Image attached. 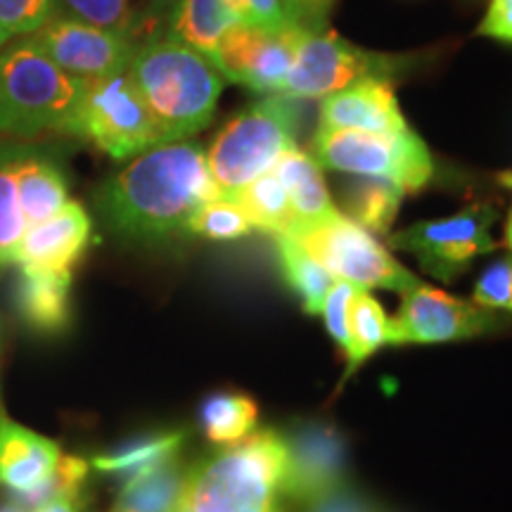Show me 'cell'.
<instances>
[{"instance_id": "obj_10", "label": "cell", "mask_w": 512, "mask_h": 512, "mask_svg": "<svg viewBox=\"0 0 512 512\" xmlns=\"http://www.w3.org/2000/svg\"><path fill=\"white\" fill-rule=\"evenodd\" d=\"M337 280L358 290L406 292L420 280L403 268L366 228L339 214L297 238Z\"/></svg>"}, {"instance_id": "obj_32", "label": "cell", "mask_w": 512, "mask_h": 512, "mask_svg": "<svg viewBox=\"0 0 512 512\" xmlns=\"http://www.w3.org/2000/svg\"><path fill=\"white\" fill-rule=\"evenodd\" d=\"M53 17V0H0V29L8 36L36 34Z\"/></svg>"}, {"instance_id": "obj_6", "label": "cell", "mask_w": 512, "mask_h": 512, "mask_svg": "<svg viewBox=\"0 0 512 512\" xmlns=\"http://www.w3.org/2000/svg\"><path fill=\"white\" fill-rule=\"evenodd\" d=\"M311 157L320 169L377 178L406 192H420L434 178V159L413 128L399 133L325 131L318 128Z\"/></svg>"}, {"instance_id": "obj_18", "label": "cell", "mask_w": 512, "mask_h": 512, "mask_svg": "<svg viewBox=\"0 0 512 512\" xmlns=\"http://www.w3.org/2000/svg\"><path fill=\"white\" fill-rule=\"evenodd\" d=\"M273 171L280 178V183H283L294 216L299 221L297 238L342 214L337 204L332 202L328 185H325L323 174H320V166L309 152L294 147V150L285 152L278 159Z\"/></svg>"}, {"instance_id": "obj_25", "label": "cell", "mask_w": 512, "mask_h": 512, "mask_svg": "<svg viewBox=\"0 0 512 512\" xmlns=\"http://www.w3.org/2000/svg\"><path fill=\"white\" fill-rule=\"evenodd\" d=\"M273 238L285 280L299 294L304 311L320 313L337 278L297 238H290V235H273Z\"/></svg>"}, {"instance_id": "obj_8", "label": "cell", "mask_w": 512, "mask_h": 512, "mask_svg": "<svg viewBox=\"0 0 512 512\" xmlns=\"http://www.w3.org/2000/svg\"><path fill=\"white\" fill-rule=\"evenodd\" d=\"M72 136L91 140L112 159H133L164 145L162 131L128 72L86 83Z\"/></svg>"}, {"instance_id": "obj_35", "label": "cell", "mask_w": 512, "mask_h": 512, "mask_svg": "<svg viewBox=\"0 0 512 512\" xmlns=\"http://www.w3.org/2000/svg\"><path fill=\"white\" fill-rule=\"evenodd\" d=\"M228 10L238 19V24L259 29H292L294 24L287 17L283 0H226Z\"/></svg>"}, {"instance_id": "obj_14", "label": "cell", "mask_w": 512, "mask_h": 512, "mask_svg": "<svg viewBox=\"0 0 512 512\" xmlns=\"http://www.w3.org/2000/svg\"><path fill=\"white\" fill-rule=\"evenodd\" d=\"M287 465L280 491L304 503H316L344 486L347 446L323 422H309L287 434Z\"/></svg>"}, {"instance_id": "obj_2", "label": "cell", "mask_w": 512, "mask_h": 512, "mask_svg": "<svg viewBox=\"0 0 512 512\" xmlns=\"http://www.w3.org/2000/svg\"><path fill=\"white\" fill-rule=\"evenodd\" d=\"M126 72L155 117L164 143L190 140L207 128L226 86L209 55L171 36L140 43Z\"/></svg>"}, {"instance_id": "obj_28", "label": "cell", "mask_w": 512, "mask_h": 512, "mask_svg": "<svg viewBox=\"0 0 512 512\" xmlns=\"http://www.w3.org/2000/svg\"><path fill=\"white\" fill-rule=\"evenodd\" d=\"M259 408L254 399L238 392H221L209 396L200 408V425L204 437L214 444H238L256 427Z\"/></svg>"}, {"instance_id": "obj_4", "label": "cell", "mask_w": 512, "mask_h": 512, "mask_svg": "<svg viewBox=\"0 0 512 512\" xmlns=\"http://www.w3.org/2000/svg\"><path fill=\"white\" fill-rule=\"evenodd\" d=\"M287 446L278 432L242 439L192 467L181 512H259L273 508L285 477Z\"/></svg>"}, {"instance_id": "obj_33", "label": "cell", "mask_w": 512, "mask_h": 512, "mask_svg": "<svg viewBox=\"0 0 512 512\" xmlns=\"http://www.w3.org/2000/svg\"><path fill=\"white\" fill-rule=\"evenodd\" d=\"M472 302L491 311L512 313V256L484 268L472 290Z\"/></svg>"}, {"instance_id": "obj_37", "label": "cell", "mask_w": 512, "mask_h": 512, "mask_svg": "<svg viewBox=\"0 0 512 512\" xmlns=\"http://www.w3.org/2000/svg\"><path fill=\"white\" fill-rule=\"evenodd\" d=\"M477 34L512 46V0H491Z\"/></svg>"}, {"instance_id": "obj_1", "label": "cell", "mask_w": 512, "mask_h": 512, "mask_svg": "<svg viewBox=\"0 0 512 512\" xmlns=\"http://www.w3.org/2000/svg\"><path fill=\"white\" fill-rule=\"evenodd\" d=\"M216 195L202 145L176 140L133 157L100 185L95 204L112 233L152 245L188 235L192 214Z\"/></svg>"}, {"instance_id": "obj_12", "label": "cell", "mask_w": 512, "mask_h": 512, "mask_svg": "<svg viewBox=\"0 0 512 512\" xmlns=\"http://www.w3.org/2000/svg\"><path fill=\"white\" fill-rule=\"evenodd\" d=\"M302 29H259L235 24L211 53L223 79L261 95H280L292 72Z\"/></svg>"}, {"instance_id": "obj_38", "label": "cell", "mask_w": 512, "mask_h": 512, "mask_svg": "<svg viewBox=\"0 0 512 512\" xmlns=\"http://www.w3.org/2000/svg\"><path fill=\"white\" fill-rule=\"evenodd\" d=\"M309 512H373V510H370L361 498H356L354 494H347L344 489H339L335 494L311 503Z\"/></svg>"}, {"instance_id": "obj_11", "label": "cell", "mask_w": 512, "mask_h": 512, "mask_svg": "<svg viewBox=\"0 0 512 512\" xmlns=\"http://www.w3.org/2000/svg\"><path fill=\"white\" fill-rule=\"evenodd\" d=\"M399 313L392 318L394 344H441L460 342L491 335L508 325V318L498 316L475 302L451 297L418 283L401 294Z\"/></svg>"}, {"instance_id": "obj_7", "label": "cell", "mask_w": 512, "mask_h": 512, "mask_svg": "<svg viewBox=\"0 0 512 512\" xmlns=\"http://www.w3.org/2000/svg\"><path fill=\"white\" fill-rule=\"evenodd\" d=\"M418 55L375 53L344 41L335 31H302L283 93L290 100H323L363 79L399 81L413 72Z\"/></svg>"}, {"instance_id": "obj_29", "label": "cell", "mask_w": 512, "mask_h": 512, "mask_svg": "<svg viewBox=\"0 0 512 512\" xmlns=\"http://www.w3.org/2000/svg\"><path fill=\"white\" fill-rule=\"evenodd\" d=\"M351 342L354 344H351V354L347 358V375L363 366L375 351L394 344L392 318L382 311V306L377 304L373 294H368V290H356L354 302H351Z\"/></svg>"}, {"instance_id": "obj_9", "label": "cell", "mask_w": 512, "mask_h": 512, "mask_svg": "<svg viewBox=\"0 0 512 512\" xmlns=\"http://www.w3.org/2000/svg\"><path fill=\"white\" fill-rule=\"evenodd\" d=\"M498 211L491 204H472L446 219L420 221L389 235V245L415 256L420 268L441 283H451L477 256L494 252L498 242L491 228Z\"/></svg>"}, {"instance_id": "obj_44", "label": "cell", "mask_w": 512, "mask_h": 512, "mask_svg": "<svg viewBox=\"0 0 512 512\" xmlns=\"http://www.w3.org/2000/svg\"><path fill=\"white\" fill-rule=\"evenodd\" d=\"M259 512H275L273 508H268V510H259Z\"/></svg>"}, {"instance_id": "obj_41", "label": "cell", "mask_w": 512, "mask_h": 512, "mask_svg": "<svg viewBox=\"0 0 512 512\" xmlns=\"http://www.w3.org/2000/svg\"><path fill=\"white\" fill-rule=\"evenodd\" d=\"M505 181H508L510 188H512V176H505ZM505 242H508V247H510V252H512V209H510L508 223H505Z\"/></svg>"}, {"instance_id": "obj_22", "label": "cell", "mask_w": 512, "mask_h": 512, "mask_svg": "<svg viewBox=\"0 0 512 512\" xmlns=\"http://www.w3.org/2000/svg\"><path fill=\"white\" fill-rule=\"evenodd\" d=\"M188 477L190 470L176 456L155 470L126 479L114 512H181Z\"/></svg>"}, {"instance_id": "obj_5", "label": "cell", "mask_w": 512, "mask_h": 512, "mask_svg": "<svg viewBox=\"0 0 512 512\" xmlns=\"http://www.w3.org/2000/svg\"><path fill=\"white\" fill-rule=\"evenodd\" d=\"M297 147V114L285 95L252 102L221 128L207 150L211 181L219 195L235 197L254 178L273 171L278 159Z\"/></svg>"}, {"instance_id": "obj_27", "label": "cell", "mask_w": 512, "mask_h": 512, "mask_svg": "<svg viewBox=\"0 0 512 512\" xmlns=\"http://www.w3.org/2000/svg\"><path fill=\"white\" fill-rule=\"evenodd\" d=\"M235 197H238L242 209L247 211L254 228L266 230L271 235H290V238H297L299 221L294 216L290 197H287L283 183L275 176V171H268V174L254 178Z\"/></svg>"}, {"instance_id": "obj_43", "label": "cell", "mask_w": 512, "mask_h": 512, "mask_svg": "<svg viewBox=\"0 0 512 512\" xmlns=\"http://www.w3.org/2000/svg\"><path fill=\"white\" fill-rule=\"evenodd\" d=\"M8 34H5V31L3 29H0V50H3V46H5V43H8Z\"/></svg>"}, {"instance_id": "obj_17", "label": "cell", "mask_w": 512, "mask_h": 512, "mask_svg": "<svg viewBox=\"0 0 512 512\" xmlns=\"http://www.w3.org/2000/svg\"><path fill=\"white\" fill-rule=\"evenodd\" d=\"M62 451L55 441L0 415V484L24 498L55 475Z\"/></svg>"}, {"instance_id": "obj_24", "label": "cell", "mask_w": 512, "mask_h": 512, "mask_svg": "<svg viewBox=\"0 0 512 512\" xmlns=\"http://www.w3.org/2000/svg\"><path fill=\"white\" fill-rule=\"evenodd\" d=\"M401 200L403 192L399 188L377 178L358 176L356 181L342 185V207L347 209L344 216L368 233L389 235L399 216Z\"/></svg>"}, {"instance_id": "obj_34", "label": "cell", "mask_w": 512, "mask_h": 512, "mask_svg": "<svg viewBox=\"0 0 512 512\" xmlns=\"http://www.w3.org/2000/svg\"><path fill=\"white\" fill-rule=\"evenodd\" d=\"M356 290L358 287L337 280L328 297H325L323 309H320L325 316V328H328L330 337L335 339V344L347 358L351 354V344H354L351 342V302H354Z\"/></svg>"}, {"instance_id": "obj_31", "label": "cell", "mask_w": 512, "mask_h": 512, "mask_svg": "<svg viewBox=\"0 0 512 512\" xmlns=\"http://www.w3.org/2000/svg\"><path fill=\"white\" fill-rule=\"evenodd\" d=\"M254 230V223L249 221L247 211L242 209L238 197L216 195L202 204L192 214L188 223V235H200V238L230 242L245 238Z\"/></svg>"}, {"instance_id": "obj_40", "label": "cell", "mask_w": 512, "mask_h": 512, "mask_svg": "<svg viewBox=\"0 0 512 512\" xmlns=\"http://www.w3.org/2000/svg\"><path fill=\"white\" fill-rule=\"evenodd\" d=\"M74 498L76 496H60V498H53V501L43 503L41 508H36L34 512H79L74 505Z\"/></svg>"}, {"instance_id": "obj_16", "label": "cell", "mask_w": 512, "mask_h": 512, "mask_svg": "<svg viewBox=\"0 0 512 512\" xmlns=\"http://www.w3.org/2000/svg\"><path fill=\"white\" fill-rule=\"evenodd\" d=\"M93 223L79 202H67L50 219L36 223L19 242L15 264L46 271H72L88 247Z\"/></svg>"}, {"instance_id": "obj_21", "label": "cell", "mask_w": 512, "mask_h": 512, "mask_svg": "<svg viewBox=\"0 0 512 512\" xmlns=\"http://www.w3.org/2000/svg\"><path fill=\"white\" fill-rule=\"evenodd\" d=\"M53 5L55 17L112 31L136 46L166 36L159 34V27L138 0H53Z\"/></svg>"}, {"instance_id": "obj_3", "label": "cell", "mask_w": 512, "mask_h": 512, "mask_svg": "<svg viewBox=\"0 0 512 512\" xmlns=\"http://www.w3.org/2000/svg\"><path fill=\"white\" fill-rule=\"evenodd\" d=\"M86 83L50 60L34 38L0 53V136L72 133Z\"/></svg>"}, {"instance_id": "obj_39", "label": "cell", "mask_w": 512, "mask_h": 512, "mask_svg": "<svg viewBox=\"0 0 512 512\" xmlns=\"http://www.w3.org/2000/svg\"><path fill=\"white\" fill-rule=\"evenodd\" d=\"M138 3L143 5L145 12L152 17V22H155L157 27H162V24L169 27V19L176 12L181 0H138Z\"/></svg>"}, {"instance_id": "obj_19", "label": "cell", "mask_w": 512, "mask_h": 512, "mask_svg": "<svg viewBox=\"0 0 512 512\" xmlns=\"http://www.w3.org/2000/svg\"><path fill=\"white\" fill-rule=\"evenodd\" d=\"M72 271L22 268L15 287V306L29 328L57 332L69 323Z\"/></svg>"}, {"instance_id": "obj_15", "label": "cell", "mask_w": 512, "mask_h": 512, "mask_svg": "<svg viewBox=\"0 0 512 512\" xmlns=\"http://www.w3.org/2000/svg\"><path fill=\"white\" fill-rule=\"evenodd\" d=\"M318 128L325 131H408L394 83L384 79H363L328 95L320 102Z\"/></svg>"}, {"instance_id": "obj_42", "label": "cell", "mask_w": 512, "mask_h": 512, "mask_svg": "<svg viewBox=\"0 0 512 512\" xmlns=\"http://www.w3.org/2000/svg\"><path fill=\"white\" fill-rule=\"evenodd\" d=\"M0 512H24V508H22V505H3Z\"/></svg>"}, {"instance_id": "obj_13", "label": "cell", "mask_w": 512, "mask_h": 512, "mask_svg": "<svg viewBox=\"0 0 512 512\" xmlns=\"http://www.w3.org/2000/svg\"><path fill=\"white\" fill-rule=\"evenodd\" d=\"M34 41L57 67L81 81H98L126 72L138 48L112 31L60 17H53L46 27L38 29Z\"/></svg>"}, {"instance_id": "obj_23", "label": "cell", "mask_w": 512, "mask_h": 512, "mask_svg": "<svg viewBox=\"0 0 512 512\" xmlns=\"http://www.w3.org/2000/svg\"><path fill=\"white\" fill-rule=\"evenodd\" d=\"M238 24L226 0H181L169 19L166 36L188 43L190 48L209 55L230 29Z\"/></svg>"}, {"instance_id": "obj_30", "label": "cell", "mask_w": 512, "mask_h": 512, "mask_svg": "<svg viewBox=\"0 0 512 512\" xmlns=\"http://www.w3.org/2000/svg\"><path fill=\"white\" fill-rule=\"evenodd\" d=\"M27 230L17 190L15 145H0V266L15 264L19 242Z\"/></svg>"}, {"instance_id": "obj_20", "label": "cell", "mask_w": 512, "mask_h": 512, "mask_svg": "<svg viewBox=\"0 0 512 512\" xmlns=\"http://www.w3.org/2000/svg\"><path fill=\"white\" fill-rule=\"evenodd\" d=\"M17 190L27 226L50 219L67 204V178L53 159L38 155L34 147L15 145Z\"/></svg>"}, {"instance_id": "obj_36", "label": "cell", "mask_w": 512, "mask_h": 512, "mask_svg": "<svg viewBox=\"0 0 512 512\" xmlns=\"http://www.w3.org/2000/svg\"><path fill=\"white\" fill-rule=\"evenodd\" d=\"M335 3L337 0H283L290 22L309 34L328 29Z\"/></svg>"}, {"instance_id": "obj_26", "label": "cell", "mask_w": 512, "mask_h": 512, "mask_svg": "<svg viewBox=\"0 0 512 512\" xmlns=\"http://www.w3.org/2000/svg\"><path fill=\"white\" fill-rule=\"evenodd\" d=\"M183 441V432L147 434V437H138L124 446H119L117 451L105 453V456H95L93 467L105 472V475H117L126 482V479L143 475L147 470H155V467L176 458Z\"/></svg>"}]
</instances>
